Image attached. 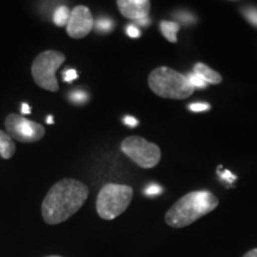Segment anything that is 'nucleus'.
Segmentation results:
<instances>
[{"mask_svg":"<svg viewBox=\"0 0 257 257\" xmlns=\"http://www.w3.org/2000/svg\"><path fill=\"white\" fill-rule=\"evenodd\" d=\"M125 155L141 168H154L161 160V149L155 143L148 142L146 138L128 136L120 144Z\"/></svg>","mask_w":257,"mask_h":257,"instance_id":"6","label":"nucleus"},{"mask_svg":"<svg viewBox=\"0 0 257 257\" xmlns=\"http://www.w3.org/2000/svg\"><path fill=\"white\" fill-rule=\"evenodd\" d=\"M47 123L48 124H53L54 120H53V115H49V117L47 118Z\"/></svg>","mask_w":257,"mask_h":257,"instance_id":"28","label":"nucleus"},{"mask_svg":"<svg viewBox=\"0 0 257 257\" xmlns=\"http://www.w3.org/2000/svg\"><path fill=\"white\" fill-rule=\"evenodd\" d=\"M185 15H186V14L180 15V16H178V18L180 19V21H184L185 23H192V22H193L192 16L188 15V14H187V16H185Z\"/></svg>","mask_w":257,"mask_h":257,"instance_id":"23","label":"nucleus"},{"mask_svg":"<svg viewBox=\"0 0 257 257\" xmlns=\"http://www.w3.org/2000/svg\"><path fill=\"white\" fill-rule=\"evenodd\" d=\"M134 191L130 186L107 184L100 189L96 198V212L105 220L119 217L131 204Z\"/></svg>","mask_w":257,"mask_h":257,"instance_id":"4","label":"nucleus"},{"mask_svg":"<svg viewBox=\"0 0 257 257\" xmlns=\"http://www.w3.org/2000/svg\"><path fill=\"white\" fill-rule=\"evenodd\" d=\"M160 29L162 31L163 36H165L167 40L172 43H176L178 42V37H176V34L180 30V25L176 23H173V22H167L163 21L160 23Z\"/></svg>","mask_w":257,"mask_h":257,"instance_id":"12","label":"nucleus"},{"mask_svg":"<svg viewBox=\"0 0 257 257\" xmlns=\"http://www.w3.org/2000/svg\"><path fill=\"white\" fill-rule=\"evenodd\" d=\"M69 100L75 105H82L86 104L88 101V94L82 89H75V91H72L68 94Z\"/></svg>","mask_w":257,"mask_h":257,"instance_id":"15","label":"nucleus"},{"mask_svg":"<svg viewBox=\"0 0 257 257\" xmlns=\"http://www.w3.org/2000/svg\"><path fill=\"white\" fill-rule=\"evenodd\" d=\"M22 113H23V114H30L31 113L30 106H29L27 102H23V104H22Z\"/></svg>","mask_w":257,"mask_h":257,"instance_id":"24","label":"nucleus"},{"mask_svg":"<svg viewBox=\"0 0 257 257\" xmlns=\"http://www.w3.org/2000/svg\"><path fill=\"white\" fill-rule=\"evenodd\" d=\"M148 85L156 95L173 100L187 99L195 89L189 82L187 75L168 67L154 69L148 78Z\"/></svg>","mask_w":257,"mask_h":257,"instance_id":"3","label":"nucleus"},{"mask_svg":"<svg viewBox=\"0 0 257 257\" xmlns=\"http://www.w3.org/2000/svg\"><path fill=\"white\" fill-rule=\"evenodd\" d=\"M64 61L66 56L61 51L56 50H46L37 55L31 66L32 78L36 85L50 92L59 91L56 72Z\"/></svg>","mask_w":257,"mask_h":257,"instance_id":"5","label":"nucleus"},{"mask_svg":"<svg viewBox=\"0 0 257 257\" xmlns=\"http://www.w3.org/2000/svg\"><path fill=\"white\" fill-rule=\"evenodd\" d=\"M219 201L213 193L195 191L186 194L169 208L166 214V223L175 229L188 226L210 213L218 206Z\"/></svg>","mask_w":257,"mask_h":257,"instance_id":"2","label":"nucleus"},{"mask_svg":"<svg viewBox=\"0 0 257 257\" xmlns=\"http://www.w3.org/2000/svg\"><path fill=\"white\" fill-rule=\"evenodd\" d=\"M94 28L99 34H110L114 29V22L108 17H99L94 22Z\"/></svg>","mask_w":257,"mask_h":257,"instance_id":"14","label":"nucleus"},{"mask_svg":"<svg viewBox=\"0 0 257 257\" xmlns=\"http://www.w3.org/2000/svg\"><path fill=\"white\" fill-rule=\"evenodd\" d=\"M220 176H221V178H223V179H226L227 181H229V182L233 181V180L236 179V178H234V176H233L232 174H231L230 172H225V174H224V175H220Z\"/></svg>","mask_w":257,"mask_h":257,"instance_id":"25","label":"nucleus"},{"mask_svg":"<svg viewBox=\"0 0 257 257\" xmlns=\"http://www.w3.org/2000/svg\"><path fill=\"white\" fill-rule=\"evenodd\" d=\"M88 197V187L75 179L56 182L42 202V217L49 225H56L75 214Z\"/></svg>","mask_w":257,"mask_h":257,"instance_id":"1","label":"nucleus"},{"mask_svg":"<svg viewBox=\"0 0 257 257\" xmlns=\"http://www.w3.org/2000/svg\"><path fill=\"white\" fill-rule=\"evenodd\" d=\"M123 123L128 127H136L138 125V120L135 117H131V115H125L123 118Z\"/></svg>","mask_w":257,"mask_h":257,"instance_id":"22","label":"nucleus"},{"mask_svg":"<svg viewBox=\"0 0 257 257\" xmlns=\"http://www.w3.org/2000/svg\"><path fill=\"white\" fill-rule=\"evenodd\" d=\"M94 28V18L87 6H75L70 11V17L67 24V34L69 37L80 40L88 36Z\"/></svg>","mask_w":257,"mask_h":257,"instance_id":"8","label":"nucleus"},{"mask_svg":"<svg viewBox=\"0 0 257 257\" xmlns=\"http://www.w3.org/2000/svg\"><path fill=\"white\" fill-rule=\"evenodd\" d=\"M163 192V188L161 187L159 185H149L148 187L144 189V194L147 195V197H156V195H160L161 193Z\"/></svg>","mask_w":257,"mask_h":257,"instance_id":"18","label":"nucleus"},{"mask_svg":"<svg viewBox=\"0 0 257 257\" xmlns=\"http://www.w3.org/2000/svg\"><path fill=\"white\" fill-rule=\"evenodd\" d=\"M210 104L207 102H194V104H191L188 106V108L193 112H204L210 110Z\"/></svg>","mask_w":257,"mask_h":257,"instance_id":"19","label":"nucleus"},{"mask_svg":"<svg viewBox=\"0 0 257 257\" xmlns=\"http://www.w3.org/2000/svg\"><path fill=\"white\" fill-rule=\"evenodd\" d=\"M243 257H257V249L250 250V251L246 252Z\"/></svg>","mask_w":257,"mask_h":257,"instance_id":"26","label":"nucleus"},{"mask_svg":"<svg viewBox=\"0 0 257 257\" xmlns=\"http://www.w3.org/2000/svg\"><path fill=\"white\" fill-rule=\"evenodd\" d=\"M244 16L248 21L251 23L253 27L257 28V9L255 8H248L244 10Z\"/></svg>","mask_w":257,"mask_h":257,"instance_id":"17","label":"nucleus"},{"mask_svg":"<svg viewBox=\"0 0 257 257\" xmlns=\"http://www.w3.org/2000/svg\"><path fill=\"white\" fill-rule=\"evenodd\" d=\"M117 6L125 18L137 22L148 18L152 4L149 0H118Z\"/></svg>","mask_w":257,"mask_h":257,"instance_id":"9","label":"nucleus"},{"mask_svg":"<svg viewBox=\"0 0 257 257\" xmlns=\"http://www.w3.org/2000/svg\"><path fill=\"white\" fill-rule=\"evenodd\" d=\"M69 17H70V11H69V8L66 5H60L59 8L55 10V12H54L53 15V21L55 25L57 27H67V24H68V21H69Z\"/></svg>","mask_w":257,"mask_h":257,"instance_id":"13","label":"nucleus"},{"mask_svg":"<svg viewBox=\"0 0 257 257\" xmlns=\"http://www.w3.org/2000/svg\"><path fill=\"white\" fill-rule=\"evenodd\" d=\"M193 72L198 74L204 81H206L208 83V85H218V83H220L221 80H223L219 73L201 62L194 64V67H193Z\"/></svg>","mask_w":257,"mask_h":257,"instance_id":"10","label":"nucleus"},{"mask_svg":"<svg viewBox=\"0 0 257 257\" xmlns=\"http://www.w3.org/2000/svg\"><path fill=\"white\" fill-rule=\"evenodd\" d=\"M76 79H78V73H76L75 69L64 70V73H63L64 82H72Z\"/></svg>","mask_w":257,"mask_h":257,"instance_id":"21","label":"nucleus"},{"mask_svg":"<svg viewBox=\"0 0 257 257\" xmlns=\"http://www.w3.org/2000/svg\"><path fill=\"white\" fill-rule=\"evenodd\" d=\"M187 78L189 80V82H191V85L193 86L194 88H206L208 86V83L206 81H204L200 76L198 75V74H195L194 72H191L187 74Z\"/></svg>","mask_w":257,"mask_h":257,"instance_id":"16","label":"nucleus"},{"mask_svg":"<svg viewBox=\"0 0 257 257\" xmlns=\"http://www.w3.org/2000/svg\"><path fill=\"white\" fill-rule=\"evenodd\" d=\"M149 23H150L149 17L144 18V19H141V21H137V22H136V24H138V25H148Z\"/></svg>","mask_w":257,"mask_h":257,"instance_id":"27","label":"nucleus"},{"mask_svg":"<svg viewBox=\"0 0 257 257\" xmlns=\"http://www.w3.org/2000/svg\"><path fill=\"white\" fill-rule=\"evenodd\" d=\"M5 127L12 140L22 143L38 142L46 135V128L43 125L16 113H11L6 117Z\"/></svg>","mask_w":257,"mask_h":257,"instance_id":"7","label":"nucleus"},{"mask_svg":"<svg viewBox=\"0 0 257 257\" xmlns=\"http://www.w3.org/2000/svg\"><path fill=\"white\" fill-rule=\"evenodd\" d=\"M125 31H126L127 36L131 38H138L141 36V31L136 24H128L126 29H125Z\"/></svg>","mask_w":257,"mask_h":257,"instance_id":"20","label":"nucleus"},{"mask_svg":"<svg viewBox=\"0 0 257 257\" xmlns=\"http://www.w3.org/2000/svg\"><path fill=\"white\" fill-rule=\"evenodd\" d=\"M16 144L8 133L0 130V156L3 159L9 160L15 155Z\"/></svg>","mask_w":257,"mask_h":257,"instance_id":"11","label":"nucleus"},{"mask_svg":"<svg viewBox=\"0 0 257 257\" xmlns=\"http://www.w3.org/2000/svg\"><path fill=\"white\" fill-rule=\"evenodd\" d=\"M46 257H63V256H59V255H50V256H46Z\"/></svg>","mask_w":257,"mask_h":257,"instance_id":"29","label":"nucleus"}]
</instances>
